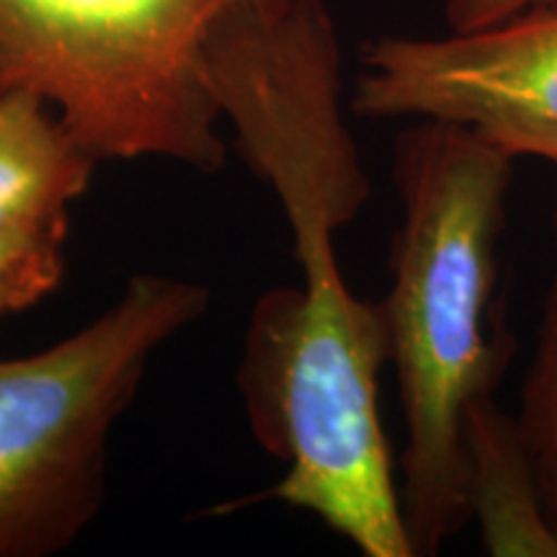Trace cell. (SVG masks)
<instances>
[{"label":"cell","mask_w":557,"mask_h":557,"mask_svg":"<svg viewBox=\"0 0 557 557\" xmlns=\"http://www.w3.org/2000/svg\"><path fill=\"white\" fill-rule=\"evenodd\" d=\"M207 83L240 158L276 194L299 267V284L256 299L243 344L250 431L287 465L248 500L308 511L364 557H413L377 406L385 318L348 289L336 253L372 184L346 124L331 11L289 0L230 13L209 37Z\"/></svg>","instance_id":"obj_1"},{"label":"cell","mask_w":557,"mask_h":557,"mask_svg":"<svg viewBox=\"0 0 557 557\" xmlns=\"http://www.w3.org/2000/svg\"><path fill=\"white\" fill-rule=\"evenodd\" d=\"M513 158L457 124L421 120L393 145L400 227L380 299L406 444L400 504L416 555L470 521L465 426L496 389L508 338L496 320L498 248Z\"/></svg>","instance_id":"obj_2"},{"label":"cell","mask_w":557,"mask_h":557,"mask_svg":"<svg viewBox=\"0 0 557 557\" xmlns=\"http://www.w3.org/2000/svg\"><path fill=\"white\" fill-rule=\"evenodd\" d=\"M289 0H0V67L50 101L99 160L212 176L227 143L207 45L230 13Z\"/></svg>","instance_id":"obj_3"},{"label":"cell","mask_w":557,"mask_h":557,"mask_svg":"<svg viewBox=\"0 0 557 557\" xmlns=\"http://www.w3.org/2000/svg\"><path fill=\"white\" fill-rule=\"evenodd\" d=\"M207 308L205 284L135 274L73 336L0 359V557L58 555L94 524L111 431L150 359Z\"/></svg>","instance_id":"obj_4"},{"label":"cell","mask_w":557,"mask_h":557,"mask_svg":"<svg viewBox=\"0 0 557 557\" xmlns=\"http://www.w3.org/2000/svg\"><path fill=\"white\" fill-rule=\"evenodd\" d=\"M351 109L457 124L506 156L557 165V3L449 37L369 41Z\"/></svg>","instance_id":"obj_5"},{"label":"cell","mask_w":557,"mask_h":557,"mask_svg":"<svg viewBox=\"0 0 557 557\" xmlns=\"http://www.w3.org/2000/svg\"><path fill=\"white\" fill-rule=\"evenodd\" d=\"M99 163L37 90L0 94V230L67 225Z\"/></svg>","instance_id":"obj_6"},{"label":"cell","mask_w":557,"mask_h":557,"mask_svg":"<svg viewBox=\"0 0 557 557\" xmlns=\"http://www.w3.org/2000/svg\"><path fill=\"white\" fill-rule=\"evenodd\" d=\"M470 521L493 557H557V532L519 421L493 395L478 400L465 426Z\"/></svg>","instance_id":"obj_7"},{"label":"cell","mask_w":557,"mask_h":557,"mask_svg":"<svg viewBox=\"0 0 557 557\" xmlns=\"http://www.w3.org/2000/svg\"><path fill=\"white\" fill-rule=\"evenodd\" d=\"M517 421L537 470L547 517L557 532V278L545 305L537 351L521 389Z\"/></svg>","instance_id":"obj_8"},{"label":"cell","mask_w":557,"mask_h":557,"mask_svg":"<svg viewBox=\"0 0 557 557\" xmlns=\"http://www.w3.org/2000/svg\"><path fill=\"white\" fill-rule=\"evenodd\" d=\"M67 225L0 230V318L13 315L60 287Z\"/></svg>","instance_id":"obj_9"},{"label":"cell","mask_w":557,"mask_h":557,"mask_svg":"<svg viewBox=\"0 0 557 557\" xmlns=\"http://www.w3.org/2000/svg\"><path fill=\"white\" fill-rule=\"evenodd\" d=\"M557 0H447L444 18L451 32H475L483 26L498 24L508 16L534 9V5H553Z\"/></svg>","instance_id":"obj_10"},{"label":"cell","mask_w":557,"mask_h":557,"mask_svg":"<svg viewBox=\"0 0 557 557\" xmlns=\"http://www.w3.org/2000/svg\"><path fill=\"white\" fill-rule=\"evenodd\" d=\"M13 86H16V83H13L9 75H5V70L0 67V94H5V90L13 88Z\"/></svg>","instance_id":"obj_11"},{"label":"cell","mask_w":557,"mask_h":557,"mask_svg":"<svg viewBox=\"0 0 557 557\" xmlns=\"http://www.w3.org/2000/svg\"><path fill=\"white\" fill-rule=\"evenodd\" d=\"M555 230H557V207H555Z\"/></svg>","instance_id":"obj_12"}]
</instances>
